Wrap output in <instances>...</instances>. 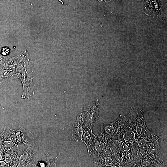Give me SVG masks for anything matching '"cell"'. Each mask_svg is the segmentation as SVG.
<instances>
[{"label":"cell","mask_w":167,"mask_h":167,"mask_svg":"<svg viewBox=\"0 0 167 167\" xmlns=\"http://www.w3.org/2000/svg\"><path fill=\"white\" fill-rule=\"evenodd\" d=\"M135 130L137 135L149 140L155 139L158 136L150 131L147 127L144 118V109L131 106Z\"/></svg>","instance_id":"1"},{"label":"cell","mask_w":167,"mask_h":167,"mask_svg":"<svg viewBox=\"0 0 167 167\" xmlns=\"http://www.w3.org/2000/svg\"><path fill=\"white\" fill-rule=\"evenodd\" d=\"M29 57L24 62L23 67L18 75L22 84L23 93L21 96L22 98L28 99L34 94L35 85L33 81V70L29 64Z\"/></svg>","instance_id":"2"},{"label":"cell","mask_w":167,"mask_h":167,"mask_svg":"<svg viewBox=\"0 0 167 167\" xmlns=\"http://www.w3.org/2000/svg\"><path fill=\"white\" fill-rule=\"evenodd\" d=\"M121 125V139L127 143L136 141L138 136L135 132L133 119L132 115L130 111L126 115H119Z\"/></svg>","instance_id":"3"},{"label":"cell","mask_w":167,"mask_h":167,"mask_svg":"<svg viewBox=\"0 0 167 167\" xmlns=\"http://www.w3.org/2000/svg\"><path fill=\"white\" fill-rule=\"evenodd\" d=\"M99 103L98 100L84 107L80 114L82 125H84L86 127L92 129L99 117Z\"/></svg>","instance_id":"4"},{"label":"cell","mask_w":167,"mask_h":167,"mask_svg":"<svg viewBox=\"0 0 167 167\" xmlns=\"http://www.w3.org/2000/svg\"><path fill=\"white\" fill-rule=\"evenodd\" d=\"M159 137L148 141L145 146L146 153L147 157L152 160L159 167L165 166L160 151Z\"/></svg>","instance_id":"5"},{"label":"cell","mask_w":167,"mask_h":167,"mask_svg":"<svg viewBox=\"0 0 167 167\" xmlns=\"http://www.w3.org/2000/svg\"><path fill=\"white\" fill-rule=\"evenodd\" d=\"M107 143L112 150L118 165L121 158L126 154L130 152L129 143L120 139H108Z\"/></svg>","instance_id":"6"},{"label":"cell","mask_w":167,"mask_h":167,"mask_svg":"<svg viewBox=\"0 0 167 167\" xmlns=\"http://www.w3.org/2000/svg\"><path fill=\"white\" fill-rule=\"evenodd\" d=\"M101 133L107 140L120 138L121 125L119 117L111 123L101 124Z\"/></svg>","instance_id":"7"},{"label":"cell","mask_w":167,"mask_h":167,"mask_svg":"<svg viewBox=\"0 0 167 167\" xmlns=\"http://www.w3.org/2000/svg\"><path fill=\"white\" fill-rule=\"evenodd\" d=\"M38 149L35 144L27 146L19 156V163L17 167H32L35 161L36 153Z\"/></svg>","instance_id":"8"},{"label":"cell","mask_w":167,"mask_h":167,"mask_svg":"<svg viewBox=\"0 0 167 167\" xmlns=\"http://www.w3.org/2000/svg\"><path fill=\"white\" fill-rule=\"evenodd\" d=\"M98 158L97 164L99 166L119 167L110 148L100 154L98 156Z\"/></svg>","instance_id":"9"},{"label":"cell","mask_w":167,"mask_h":167,"mask_svg":"<svg viewBox=\"0 0 167 167\" xmlns=\"http://www.w3.org/2000/svg\"><path fill=\"white\" fill-rule=\"evenodd\" d=\"M17 146L4 149L3 160L11 167L17 166L19 156L17 151Z\"/></svg>","instance_id":"10"},{"label":"cell","mask_w":167,"mask_h":167,"mask_svg":"<svg viewBox=\"0 0 167 167\" xmlns=\"http://www.w3.org/2000/svg\"><path fill=\"white\" fill-rule=\"evenodd\" d=\"M16 137L19 144H23L27 146L35 144L32 134L30 132L21 127L16 130Z\"/></svg>","instance_id":"11"},{"label":"cell","mask_w":167,"mask_h":167,"mask_svg":"<svg viewBox=\"0 0 167 167\" xmlns=\"http://www.w3.org/2000/svg\"><path fill=\"white\" fill-rule=\"evenodd\" d=\"M107 140L104 136L101 133L98 137L97 140L88 152L90 151L92 153L98 156L106 151L109 148Z\"/></svg>","instance_id":"12"},{"label":"cell","mask_w":167,"mask_h":167,"mask_svg":"<svg viewBox=\"0 0 167 167\" xmlns=\"http://www.w3.org/2000/svg\"><path fill=\"white\" fill-rule=\"evenodd\" d=\"M82 121L80 115L79 114L77 116L74 125L70 140L83 142L82 136L83 134L84 129L82 127Z\"/></svg>","instance_id":"13"},{"label":"cell","mask_w":167,"mask_h":167,"mask_svg":"<svg viewBox=\"0 0 167 167\" xmlns=\"http://www.w3.org/2000/svg\"><path fill=\"white\" fill-rule=\"evenodd\" d=\"M98 137L92 132V129L86 127L84 129L82 136L83 141L85 144L89 152L97 139Z\"/></svg>","instance_id":"14"},{"label":"cell","mask_w":167,"mask_h":167,"mask_svg":"<svg viewBox=\"0 0 167 167\" xmlns=\"http://www.w3.org/2000/svg\"><path fill=\"white\" fill-rule=\"evenodd\" d=\"M0 140L11 141L17 146L19 144L16 137V130L12 129L8 126H6L2 132L0 134Z\"/></svg>","instance_id":"15"},{"label":"cell","mask_w":167,"mask_h":167,"mask_svg":"<svg viewBox=\"0 0 167 167\" xmlns=\"http://www.w3.org/2000/svg\"><path fill=\"white\" fill-rule=\"evenodd\" d=\"M119 165L120 167H141L140 163L129 152L120 159Z\"/></svg>","instance_id":"16"},{"label":"cell","mask_w":167,"mask_h":167,"mask_svg":"<svg viewBox=\"0 0 167 167\" xmlns=\"http://www.w3.org/2000/svg\"><path fill=\"white\" fill-rule=\"evenodd\" d=\"M129 144L130 147V152L141 164L143 158L140 152L137 142L134 141L129 143Z\"/></svg>","instance_id":"17"},{"label":"cell","mask_w":167,"mask_h":167,"mask_svg":"<svg viewBox=\"0 0 167 167\" xmlns=\"http://www.w3.org/2000/svg\"><path fill=\"white\" fill-rule=\"evenodd\" d=\"M47 160L45 162L46 167H56V163L59 158L60 154L55 156H50L47 152L45 153Z\"/></svg>","instance_id":"18"},{"label":"cell","mask_w":167,"mask_h":167,"mask_svg":"<svg viewBox=\"0 0 167 167\" xmlns=\"http://www.w3.org/2000/svg\"><path fill=\"white\" fill-rule=\"evenodd\" d=\"M4 148L0 146V161L3 160Z\"/></svg>","instance_id":"19"},{"label":"cell","mask_w":167,"mask_h":167,"mask_svg":"<svg viewBox=\"0 0 167 167\" xmlns=\"http://www.w3.org/2000/svg\"><path fill=\"white\" fill-rule=\"evenodd\" d=\"M0 167H11L8 164L6 163L4 161H0Z\"/></svg>","instance_id":"20"},{"label":"cell","mask_w":167,"mask_h":167,"mask_svg":"<svg viewBox=\"0 0 167 167\" xmlns=\"http://www.w3.org/2000/svg\"><path fill=\"white\" fill-rule=\"evenodd\" d=\"M99 1V2H103V1H105L106 2L108 3L110 2L111 0H97Z\"/></svg>","instance_id":"21"}]
</instances>
